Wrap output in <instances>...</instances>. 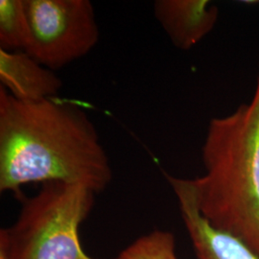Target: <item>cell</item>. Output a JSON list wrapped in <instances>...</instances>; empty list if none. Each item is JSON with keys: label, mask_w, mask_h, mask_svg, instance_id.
Wrapping results in <instances>:
<instances>
[{"label": "cell", "mask_w": 259, "mask_h": 259, "mask_svg": "<svg viewBox=\"0 0 259 259\" xmlns=\"http://www.w3.org/2000/svg\"><path fill=\"white\" fill-rule=\"evenodd\" d=\"M112 180L108 155L88 114L55 98L20 101L0 88V191L40 183L82 185L95 194Z\"/></svg>", "instance_id": "cell-1"}, {"label": "cell", "mask_w": 259, "mask_h": 259, "mask_svg": "<svg viewBox=\"0 0 259 259\" xmlns=\"http://www.w3.org/2000/svg\"><path fill=\"white\" fill-rule=\"evenodd\" d=\"M202 159L205 173L193 179L201 212L259 257V70L251 101L209 122Z\"/></svg>", "instance_id": "cell-2"}, {"label": "cell", "mask_w": 259, "mask_h": 259, "mask_svg": "<svg viewBox=\"0 0 259 259\" xmlns=\"http://www.w3.org/2000/svg\"><path fill=\"white\" fill-rule=\"evenodd\" d=\"M94 196L82 185L42 184L37 194L23 199L16 222L0 231V252L5 259H96L79 238Z\"/></svg>", "instance_id": "cell-3"}, {"label": "cell", "mask_w": 259, "mask_h": 259, "mask_svg": "<svg viewBox=\"0 0 259 259\" xmlns=\"http://www.w3.org/2000/svg\"><path fill=\"white\" fill-rule=\"evenodd\" d=\"M31 29L25 53L57 70L89 54L99 40L90 0H24Z\"/></svg>", "instance_id": "cell-4"}, {"label": "cell", "mask_w": 259, "mask_h": 259, "mask_svg": "<svg viewBox=\"0 0 259 259\" xmlns=\"http://www.w3.org/2000/svg\"><path fill=\"white\" fill-rule=\"evenodd\" d=\"M176 195L185 229L197 259H259L244 242L213 227L201 212L194 180L164 173Z\"/></svg>", "instance_id": "cell-5"}, {"label": "cell", "mask_w": 259, "mask_h": 259, "mask_svg": "<svg viewBox=\"0 0 259 259\" xmlns=\"http://www.w3.org/2000/svg\"><path fill=\"white\" fill-rule=\"evenodd\" d=\"M154 14L172 44L187 51L212 31L219 11L208 0H157Z\"/></svg>", "instance_id": "cell-6"}, {"label": "cell", "mask_w": 259, "mask_h": 259, "mask_svg": "<svg viewBox=\"0 0 259 259\" xmlns=\"http://www.w3.org/2000/svg\"><path fill=\"white\" fill-rule=\"evenodd\" d=\"M0 82L16 99L36 102L55 98L63 82L55 72L24 51L0 49Z\"/></svg>", "instance_id": "cell-7"}, {"label": "cell", "mask_w": 259, "mask_h": 259, "mask_svg": "<svg viewBox=\"0 0 259 259\" xmlns=\"http://www.w3.org/2000/svg\"><path fill=\"white\" fill-rule=\"evenodd\" d=\"M30 38L24 0H0V49L25 51Z\"/></svg>", "instance_id": "cell-8"}, {"label": "cell", "mask_w": 259, "mask_h": 259, "mask_svg": "<svg viewBox=\"0 0 259 259\" xmlns=\"http://www.w3.org/2000/svg\"><path fill=\"white\" fill-rule=\"evenodd\" d=\"M113 259H179L173 233L155 230L140 236Z\"/></svg>", "instance_id": "cell-9"}, {"label": "cell", "mask_w": 259, "mask_h": 259, "mask_svg": "<svg viewBox=\"0 0 259 259\" xmlns=\"http://www.w3.org/2000/svg\"><path fill=\"white\" fill-rule=\"evenodd\" d=\"M0 259H5V256H4V254L2 252H0Z\"/></svg>", "instance_id": "cell-10"}]
</instances>
